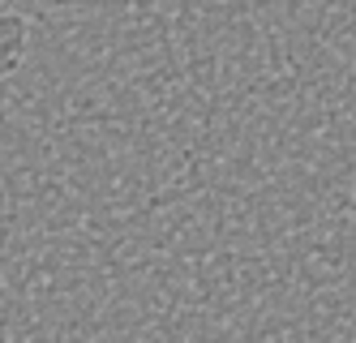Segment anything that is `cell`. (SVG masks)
I'll list each match as a JSON object with an SVG mask.
<instances>
[{
	"mask_svg": "<svg viewBox=\"0 0 356 343\" xmlns=\"http://www.w3.org/2000/svg\"><path fill=\"white\" fill-rule=\"evenodd\" d=\"M0 39H5V26H0Z\"/></svg>",
	"mask_w": 356,
	"mask_h": 343,
	"instance_id": "1",
	"label": "cell"
}]
</instances>
